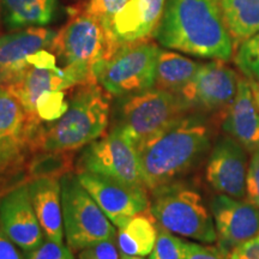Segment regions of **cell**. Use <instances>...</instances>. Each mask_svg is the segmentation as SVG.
<instances>
[{
	"label": "cell",
	"instance_id": "6da1fadb",
	"mask_svg": "<svg viewBox=\"0 0 259 259\" xmlns=\"http://www.w3.org/2000/svg\"><path fill=\"white\" fill-rule=\"evenodd\" d=\"M154 37L161 46L228 61L234 44L216 0H166Z\"/></svg>",
	"mask_w": 259,
	"mask_h": 259
},
{
	"label": "cell",
	"instance_id": "7a4b0ae2",
	"mask_svg": "<svg viewBox=\"0 0 259 259\" xmlns=\"http://www.w3.org/2000/svg\"><path fill=\"white\" fill-rule=\"evenodd\" d=\"M210 148V128L199 114H187L137 148L144 185L153 192L179 181Z\"/></svg>",
	"mask_w": 259,
	"mask_h": 259
},
{
	"label": "cell",
	"instance_id": "3957f363",
	"mask_svg": "<svg viewBox=\"0 0 259 259\" xmlns=\"http://www.w3.org/2000/svg\"><path fill=\"white\" fill-rule=\"evenodd\" d=\"M111 95L99 83L79 85L58 120L40 125L30 148L37 151H74L105 135L111 121Z\"/></svg>",
	"mask_w": 259,
	"mask_h": 259
},
{
	"label": "cell",
	"instance_id": "277c9868",
	"mask_svg": "<svg viewBox=\"0 0 259 259\" xmlns=\"http://www.w3.org/2000/svg\"><path fill=\"white\" fill-rule=\"evenodd\" d=\"M190 112L179 95L154 87L141 93L116 97L111 112V130L138 148Z\"/></svg>",
	"mask_w": 259,
	"mask_h": 259
},
{
	"label": "cell",
	"instance_id": "5b68a950",
	"mask_svg": "<svg viewBox=\"0 0 259 259\" xmlns=\"http://www.w3.org/2000/svg\"><path fill=\"white\" fill-rule=\"evenodd\" d=\"M51 47L76 85L96 82V65L120 50L112 31L85 12L73 17L57 32Z\"/></svg>",
	"mask_w": 259,
	"mask_h": 259
},
{
	"label": "cell",
	"instance_id": "8992f818",
	"mask_svg": "<svg viewBox=\"0 0 259 259\" xmlns=\"http://www.w3.org/2000/svg\"><path fill=\"white\" fill-rule=\"evenodd\" d=\"M150 193L149 210L162 228L205 244L218 240L211 212L193 187L174 181Z\"/></svg>",
	"mask_w": 259,
	"mask_h": 259
},
{
	"label": "cell",
	"instance_id": "52a82bcc",
	"mask_svg": "<svg viewBox=\"0 0 259 259\" xmlns=\"http://www.w3.org/2000/svg\"><path fill=\"white\" fill-rule=\"evenodd\" d=\"M60 183L64 235L71 250L79 252L100 241L115 240L116 227L84 189L77 173L65 174Z\"/></svg>",
	"mask_w": 259,
	"mask_h": 259
},
{
	"label": "cell",
	"instance_id": "ba28073f",
	"mask_svg": "<svg viewBox=\"0 0 259 259\" xmlns=\"http://www.w3.org/2000/svg\"><path fill=\"white\" fill-rule=\"evenodd\" d=\"M160 52L156 44L149 41L121 47L108 60L96 65V82L115 97L154 88Z\"/></svg>",
	"mask_w": 259,
	"mask_h": 259
},
{
	"label": "cell",
	"instance_id": "9c48e42d",
	"mask_svg": "<svg viewBox=\"0 0 259 259\" xmlns=\"http://www.w3.org/2000/svg\"><path fill=\"white\" fill-rule=\"evenodd\" d=\"M76 170L89 171L125 185L147 189L137 148L113 130L83 148L77 158Z\"/></svg>",
	"mask_w": 259,
	"mask_h": 259
},
{
	"label": "cell",
	"instance_id": "30bf717a",
	"mask_svg": "<svg viewBox=\"0 0 259 259\" xmlns=\"http://www.w3.org/2000/svg\"><path fill=\"white\" fill-rule=\"evenodd\" d=\"M239 78L236 71L226 65V61L212 60L200 64L198 71L179 96L191 112L220 114L234 100Z\"/></svg>",
	"mask_w": 259,
	"mask_h": 259
},
{
	"label": "cell",
	"instance_id": "8fae6325",
	"mask_svg": "<svg viewBox=\"0 0 259 259\" xmlns=\"http://www.w3.org/2000/svg\"><path fill=\"white\" fill-rule=\"evenodd\" d=\"M76 173L84 189L95 199L116 228H120L134 216L150 209L147 189L125 185L89 171Z\"/></svg>",
	"mask_w": 259,
	"mask_h": 259
},
{
	"label": "cell",
	"instance_id": "7c38bea8",
	"mask_svg": "<svg viewBox=\"0 0 259 259\" xmlns=\"http://www.w3.org/2000/svg\"><path fill=\"white\" fill-rule=\"evenodd\" d=\"M210 210L218 234V246L226 253L259 235V208L247 199L219 194Z\"/></svg>",
	"mask_w": 259,
	"mask_h": 259
},
{
	"label": "cell",
	"instance_id": "4fadbf2b",
	"mask_svg": "<svg viewBox=\"0 0 259 259\" xmlns=\"http://www.w3.org/2000/svg\"><path fill=\"white\" fill-rule=\"evenodd\" d=\"M247 155L248 151L231 136L227 135L218 139L205 168L209 185L220 194L246 199Z\"/></svg>",
	"mask_w": 259,
	"mask_h": 259
},
{
	"label": "cell",
	"instance_id": "5bb4252c",
	"mask_svg": "<svg viewBox=\"0 0 259 259\" xmlns=\"http://www.w3.org/2000/svg\"><path fill=\"white\" fill-rule=\"evenodd\" d=\"M57 31L45 27L19 29L0 36V87L17 82L31 65L29 58L52 46Z\"/></svg>",
	"mask_w": 259,
	"mask_h": 259
},
{
	"label": "cell",
	"instance_id": "9a60e30c",
	"mask_svg": "<svg viewBox=\"0 0 259 259\" xmlns=\"http://www.w3.org/2000/svg\"><path fill=\"white\" fill-rule=\"evenodd\" d=\"M0 223L11 241L24 252L38 247L46 238L32 206L28 184L2 197Z\"/></svg>",
	"mask_w": 259,
	"mask_h": 259
},
{
	"label": "cell",
	"instance_id": "2e32d148",
	"mask_svg": "<svg viewBox=\"0 0 259 259\" xmlns=\"http://www.w3.org/2000/svg\"><path fill=\"white\" fill-rule=\"evenodd\" d=\"M221 127L248 153L259 150V107L251 80L239 78L238 92L225 111L220 113Z\"/></svg>",
	"mask_w": 259,
	"mask_h": 259
},
{
	"label": "cell",
	"instance_id": "e0dca14e",
	"mask_svg": "<svg viewBox=\"0 0 259 259\" xmlns=\"http://www.w3.org/2000/svg\"><path fill=\"white\" fill-rule=\"evenodd\" d=\"M40 125L32 124L17 97L0 87V166L15 161L25 148H30Z\"/></svg>",
	"mask_w": 259,
	"mask_h": 259
},
{
	"label": "cell",
	"instance_id": "ac0fdd59",
	"mask_svg": "<svg viewBox=\"0 0 259 259\" xmlns=\"http://www.w3.org/2000/svg\"><path fill=\"white\" fill-rule=\"evenodd\" d=\"M166 0H127L112 22V34L119 47L154 36Z\"/></svg>",
	"mask_w": 259,
	"mask_h": 259
},
{
	"label": "cell",
	"instance_id": "d6986e66",
	"mask_svg": "<svg viewBox=\"0 0 259 259\" xmlns=\"http://www.w3.org/2000/svg\"><path fill=\"white\" fill-rule=\"evenodd\" d=\"M76 87V83L66 70L60 67L41 69L31 66L17 82L8 87L23 106L29 120L32 124H41L36 116V101L42 94L51 90H66Z\"/></svg>",
	"mask_w": 259,
	"mask_h": 259
},
{
	"label": "cell",
	"instance_id": "ffe728a7",
	"mask_svg": "<svg viewBox=\"0 0 259 259\" xmlns=\"http://www.w3.org/2000/svg\"><path fill=\"white\" fill-rule=\"evenodd\" d=\"M28 184L29 194L46 239L63 244L64 223L59 178H37Z\"/></svg>",
	"mask_w": 259,
	"mask_h": 259
},
{
	"label": "cell",
	"instance_id": "44dd1931",
	"mask_svg": "<svg viewBox=\"0 0 259 259\" xmlns=\"http://www.w3.org/2000/svg\"><path fill=\"white\" fill-rule=\"evenodd\" d=\"M3 23L9 30L45 27L53 21L57 0H0Z\"/></svg>",
	"mask_w": 259,
	"mask_h": 259
},
{
	"label": "cell",
	"instance_id": "7402d4cb",
	"mask_svg": "<svg viewBox=\"0 0 259 259\" xmlns=\"http://www.w3.org/2000/svg\"><path fill=\"white\" fill-rule=\"evenodd\" d=\"M116 229V246L121 254L147 257L153 252L157 239V222L150 210L134 216Z\"/></svg>",
	"mask_w": 259,
	"mask_h": 259
},
{
	"label": "cell",
	"instance_id": "603a6c76",
	"mask_svg": "<svg viewBox=\"0 0 259 259\" xmlns=\"http://www.w3.org/2000/svg\"><path fill=\"white\" fill-rule=\"evenodd\" d=\"M234 50L259 31V0H216Z\"/></svg>",
	"mask_w": 259,
	"mask_h": 259
},
{
	"label": "cell",
	"instance_id": "cb8c5ba5",
	"mask_svg": "<svg viewBox=\"0 0 259 259\" xmlns=\"http://www.w3.org/2000/svg\"><path fill=\"white\" fill-rule=\"evenodd\" d=\"M200 66L199 63L169 51L160 52L155 88L179 95L191 82Z\"/></svg>",
	"mask_w": 259,
	"mask_h": 259
},
{
	"label": "cell",
	"instance_id": "d4e9b609",
	"mask_svg": "<svg viewBox=\"0 0 259 259\" xmlns=\"http://www.w3.org/2000/svg\"><path fill=\"white\" fill-rule=\"evenodd\" d=\"M72 151H37L28 164L31 179L37 178H60L72 171Z\"/></svg>",
	"mask_w": 259,
	"mask_h": 259
},
{
	"label": "cell",
	"instance_id": "484cf974",
	"mask_svg": "<svg viewBox=\"0 0 259 259\" xmlns=\"http://www.w3.org/2000/svg\"><path fill=\"white\" fill-rule=\"evenodd\" d=\"M234 63L245 78L259 80V31L235 48Z\"/></svg>",
	"mask_w": 259,
	"mask_h": 259
},
{
	"label": "cell",
	"instance_id": "4316f807",
	"mask_svg": "<svg viewBox=\"0 0 259 259\" xmlns=\"http://www.w3.org/2000/svg\"><path fill=\"white\" fill-rule=\"evenodd\" d=\"M189 242L157 225V239L149 259H186Z\"/></svg>",
	"mask_w": 259,
	"mask_h": 259
},
{
	"label": "cell",
	"instance_id": "83f0119b",
	"mask_svg": "<svg viewBox=\"0 0 259 259\" xmlns=\"http://www.w3.org/2000/svg\"><path fill=\"white\" fill-rule=\"evenodd\" d=\"M69 108V100L64 90H51L44 93L36 101V116L46 124L60 119Z\"/></svg>",
	"mask_w": 259,
	"mask_h": 259
},
{
	"label": "cell",
	"instance_id": "f1b7e54d",
	"mask_svg": "<svg viewBox=\"0 0 259 259\" xmlns=\"http://www.w3.org/2000/svg\"><path fill=\"white\" fill-rule=\"evenodd\" d=\"M127 0H90L85 14L102 22L112 31V22L115 15L124 8Z\"/></svg>",
	"mask_w": 259,
	"mask_h": 259
},
{
	"label": "cell",
	"instance_id": "f546056e",
	"mask_svg": "<svg viewBox=\"0 0 259 259\" xmlns=\"http://www.w3.org/2000/svg\"><path fill=\"white\" fill-rule=\"evenodd\" d=\"M24 259H74L69 246L46 239L38 247L25 252Z\"/></svg>",
	"mask_w": 259,
	"mask_h": 259
},
{
	"label": "cell",
	"instance_id": "4dcf8cb0",
	"mask_svg": "<svg viewBox=\"0 0 259 259\" xmlns=\"http://www.w3.org/2000/svg\"><path fill=\"white\" fill-rule=\"evenodd\" d=\"M246 199L259 208V150L251 153L246 176Z\"/></svg>",
	"mask_w": 259,
	"mask_h": 259
},
{
	"label": "cell",
	"instance_id": "1f68e13d",
	"mask_svg": "<svg viewBox=\"0 0 259 259\" xmlns=\"http://www.w3.org/2000/svg\"><path fill=\"white\" fill-rule=\"evenodd\" d=\"M78 259H120V254L114 240H106L80 250Z\"/></svg>",
	"mask_w": 259,
	"mask_h": 259
},
{
	"label": "cell",
	"instance_id": "d6a6232c",
	"mask_svg": "<svg viewBox=\"0 0 259 259\" xmlns=\"http://www.w3.org/2000/svg\"><path fill=\"white\" fill-rule=\"evenodd\" d=\"M228 255L218 245L203 246L194 242L187 244L186 259H228Z\"/></svg>",
	"mask_w": 259,
	"mask_h": 259
},
{
	"label": "cell",
	"instance_id": "836d02e7",
	"mask_svg": "<svg viewBox=\"0 0 259 259\" xmlns=\"http://www.w3.org/2000/svg\"><path fill=\"white\" fill-rule=\"evenodd\" d=\"M228 259H259V236L232 250Z\"/></svg>",
	"mask_w": 259,
	"mask_h": 259
},
{
	"label": "cell",
	"instance_id": "e575fe53",
	"mask_svg": "<svg viewBox=\"0 0 259 259\" xmlns=\"http://www.w3.org/2000/svg\"><path fill=\"white\" fill-rule=\"evenodd\" d=\"M0 259H24L0 223Z\"/></svg>",
	"mask_w": 259,
	"mask_h": 259
},
{
	"label": "cell",
	"instance_id": "d590c367",
	"mask_svg": "<svg viewBox=\"0 0 259 259\" xmlns=\"http://www.w3.org/2000/svg\"><path fill=\"white\" fill-rule=\"evenodd\" d=\"M31 66L41 67V69H54L57 67V58L47 50H41L29 58Z\"/></svg>",
	"mask_w": 259,
	"mask_h": 259
},
{
	"label": "cell",
	"instance_id": "8d00e7d4",
	"mask_svg": "<svg viewBox=\"0 0 259 259\" xmlns=\"http://www.w3.org/2000/svg\"><path fill=\"white\" fill-rule=\"evenodd\" d=\"M251 84H252V89H253V93L255 96V101H257L258 107H259V80L258 82H251Z\"/></svg>",
	"mask_w": 259,
	"mask_h": 259
},
{
	"label": "cell",
	"instance_id": "74e56055",
	"mask_svg": "<svg viewBox=\"0 0 259 259\" xmlns=\"http://www.w3.org/2000/svg\"><path fill=\"white\" fill-rule=\"evenodd\" d=\"M120 259H144V257H135V255H126L121 254Z\"/></svg>",
	"mask_w": 259,
	"mask_h": 259
},
{
	"label": "cell",
	"instance_id": "f35d334b",
	"mask_svg": "<svg viewBox=\"0 0 259 259\" xmlns=\"http://www.w3.org/2000/svg\"><path fill=\"white\" fill-rule=\"evenodd\" d=\"M258 236H259V235H258Z\"/></svg>",
	"mask_w": 259,
	"mask_h": 259
}]
</instances>
